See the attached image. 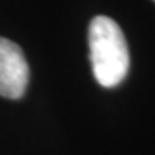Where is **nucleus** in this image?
Instances as JSON below:
<instances>
[{"label": "nucleus", "mask_w": 155, "mask_h": 155, "mask_svg": "<svg viewBox=\"0 0 155 155\" xmlns=\"http://www.w3.org/2000/svg\"><path fill=\"white\" fill-rule=\"evenodd\" d=\"M28 64L16 42L0 36V96L21 99L28 85Z\"/></svg>", "instance_id": "f03ea898"}, {"label": "nucleus", "mask_w": 155, "mask_h": 155, "mask_svg": "<svg viewBox=\"0 0 155 155\" xmlns=\"http://www.w3.org/2000/svg\"><path fill=\"white\" fill-rule=\"evenodd\" d=\"M88 44L97 83L104 88L117 86L130 68L129 45L121 27L107 16H96L89 24Z\"/></svg>", "instance_id": "f257e3e1"}]
</instances>
